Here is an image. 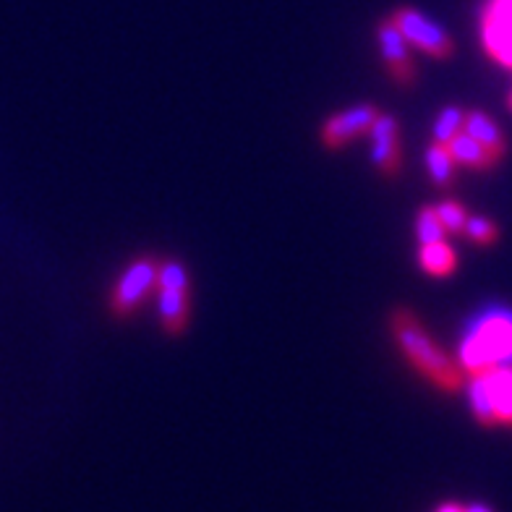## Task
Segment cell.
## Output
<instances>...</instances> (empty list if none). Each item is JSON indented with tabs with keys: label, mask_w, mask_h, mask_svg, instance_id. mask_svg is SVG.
<instances>
[{
	"label": "cell",
	"mask_w": 512,
	"mask_h": 512,
	"mask_svg": "<svg viewBox=\"0 0 512 512\" xmlns=\"http://www.w3.org/2000/svg\"><path fill=\"white\" fill-rule=\"evenodd\" d=\"M458 358L468 374L512 366V306H486L476 314L465 327Z\"/></svg>",
	"instance_id": "cell-1"
},
{
	"label": "cell",
	"mask_w": 512,
	"mask_h": 512,
	"mask_svg": "<svg viewBox=\"0 0 512 512\" xmlns=\"http://www.w3.org/2000/svg\"><path fill=\"white\" fill-rule=\"evenodd\" d=\"M390 330L400 351L411 361L413 369L421 371L429 382H434L442 390H458L460 369L458 364L447 356L442 348L432 340L426 327L413 317L408 309H395L390 319Z\"/></svg>",
	"instance_id": "cell-2"
},
{
	"label": "cell",
	"mask_w": 512,
	"mask_h": 512,
	"mask_svg": "<svg viewBox=\"0 0 512 512\" xmlns=\"http://www.w3.org/2000/svg\"><path fill=\"white\" fill-rule=\"evenodd\" d=\"M392 24L400 29V34L405 37V42L411 48L421 50V53L432 55V58H450L455 45H452V37L447 34V29L434 21L432 16L421 14L416 8H398L392 11Z\"/></svg>",
	"instance_id": "cell-3"
},
{
	"label": "cell",
	"mask_w": 512,
	"mask_h": 512,
	"mask_svg": "<svg viewBox=\"0 0 512 512\" xmlns=\"http://www.w3.org/2000/svg\"><path fill=\"white\" fill-rule=\"evenodd\" d=\"M157 288V259L152 256H139L128 264L123 275L118 277V283L110 296V309L118 317H128L134 314L139 306L144 304V298Z\"/></svg>",
	"instance_id": "cell-4"
},
{
	"label": "cell",
	"mask_w": 512,
	"mask_h": 512,
	"mask_svg": "<svg viewBox=\"0 0 512 512\" xmlns=\"http://www.w3.org/2000/svg\"><path fill=\"white\" fill-rule=\"evenodd\" d=\"M481 42L489 58L512 68V0H486L481 8Z\"/></svg>",
	"instance_id": "cell-5"
},
{
	"label": "cell",
	"mask_w": 512,
	"mask_h": 512,
	"mask_svg": "<svg viewBox=\"0 0 512 512\" xmlns=\"http://www.w3.org/2000/svg\"><path fill=\"white\" fill-rule=\"evenodd\" d=\"M379 110L374 105H353L348 110H340L322 126V142L330 149H343L358 136L369 134L371 123L377 121Z\"/></svg>",
	"instance_id": "cell-6"
},
{
	"label": "cell",
	"mask_w": 512,
	"mask_h": 512,
	"mask_svg": "<svg viewBox=\"0 0 512 512\" xmlns=\"http://www.w3.org/2000/svg\"><path fill=\"white\" fill-rule=\"evenodd\" d=\"M377 42L382 61L390 71V76L398 84H411L413 81V61H411V45L405 42L400 29L392 24V19H384L377 27Z\"/></svg>",
	"instance_id": "cell-7"
},
{
	"label": "cell",
	"mask_w": 512,
	"mask_h": 512,
	"mask_svg": "<svg viewBox=\"0 0 512 512\" xmlns=\"http://www.w3.org/2000/svg\"><path fill=\"white\" fill-rule=\"evenodd\" d=\"M371 136V162L377 170L392 176L400 168V139H398V121L392 115L379 113L377 121L369 128Z\"/></svg>",
	"instance_id": "cell-8"
},
{
	"label": "cell",
	"mask_w": 512,
	"mask_h": 512,
	"mask_svg": "<svg viewBox=\"0 0 512 512\" xmlns=\"http://www.w3.org/2000/svg\"><path fill=\"white\" fill-rule=\"evenodd\" d=\"M481 374H484L489 400H492L494 421L512 424V366H494Z\"/></svg>",
	"instance_id": "cell-9"
},
{
	"label": "cell",
	"mask_w": 512,
	"mask_h": 512,
	"mask_svg": "<svg viewBox=\"0 0 512 512\" xmlns=\"http://www.w3.org/2000/svg\"><path fill=\"white\" fill-rule=\"evenodd\" d=\"M157 311H160L162 330L170 332V335H178L183 332L186 322H189V290H160V298H157Z\"/></svg>",
	"instance_id": "cell-10"
},
{
	"label": "cell",
	"mask_w": 512,
	"mask_h": 512,
	"mask_svg": "<svg viewBox=\"0 0 512 512\" xmlns=\"http://www.w3.org/2000/svg\"><path fill=\"white\" fill-rule=\"evenodd\" d=\"M447 149H450L452 160L455 165H463V168H473V170H484L489 168L497 155H492L484 144H479L473 136H468L465 131H460L452 142H447Z\"/></svg>",
	"instance_id": "cell-11"
},
{
	"label": "cell",
	"mask_w": 512,
	"mask_h": 512,
	"mask_svg": "<svg viewBox=\"0 0 512 512\" xmlns=\"http://www.w3.org/2000/svg\"><path fill=\"white\" fill-rule=\"evenodd\" d=\"M463 131L468 136H473L476 142L484 144L492 155H502V149H505V136L499 131L497 123L489 118L486 113L481 110H471V113H465V123H463Z\"/></svg>",
	"instance_id": "cell-12"
},
{
	"label": "cell",
	"mask_w": 512,
	"mask_h": 512,
	"mask_svg": "<svg viewBox=\"0 0 512 512\" xmlns=\"http://www.w3.org/2000/svg\"><path fill=\"white\" fill-rule=\"evenodd\" d=\"M418 264L426 275L432 277H447L455 267H458V256L447 241L424 243L418 251Z\"/></svg>",
	"instance_id": "cell-13"
},
{
	"label": "cell",
	"mask_w": 512,
	"mask_h": 512,
	"mask_svg": "<svg viewBox=\"0 0 512 512\" xmlns=\"http://www.w3.org/2000/svg\"><path fill=\"white\" fill-rule=\"evenodd\" d=\"M426 170L437 186H450L452 176H455V160H452L447 144H437L426 149Z\"/></svg>",
	"instance_id": "cell-14"
},
{
	"label": "cell",
	"mask_w": 512,
	"mask_h": 512,
	"mask_svg": "<svg viewBox=\"0 0 512 512\" xmlns=\"http://www.w3.org/2000/svg\"><path fill=\"white\" fill-rule=\"evenodd\" d=\"M465 392H468V405H471L473 416L479 418L481 424H494L492 413V400H489V390H486L484 374H471L468 384H465Z\"/></svg>",
	"instance_id": "cell-15"
},
{
	"label": "cell",
	"mask_w": 512,
	"mask_h": 512,
	"mask_svg": "<svg viewBox=\"0 0 512 512\" xmlns=\"http://www.w3.org/2000/svg\"><path fill=\"white\" fill-rule=\"evenodd\" d=\"M463 123H465L463 108H458V105H447V108H442V113H439L437 121H434V142L437 144L452 142V139L463 131Z\"/></svg>",
	"instance_id": "cell-16"
},
{
	"label": "cell",
	"mask_w": 512,
	"mask_h": 512,
	"mask_svg": "<svg viewBox=\"0 0 512 512\" xmlns=\"http://www.w3.org/2000/svg\"><path fill=\"white\" fill-rule=\"evenodd\" d=\"M447 230L442 228L437 217V209L434 207H424L418 212L416 217V238L418 243L424 246V243H437V241H445Z\"/></svg>",
	"instance_id": "cell-17"
},
{
	"label": "cell",
	"mask_w": 512,
	"mask_h": 512,
	"mask_svg": "<svg viewBox=\"0 0 512 512\" xmlns=\"http://www.w3.org/2000/svg\"><path fill=\"white\" fill-rule=\"evenodd\" d=\"M157 288L160 290H189V272L181 262L157 264Z\"/></svg>",
	"instance_id": "cell-18"
},
{
	"label": "cell",
	"mask_w": 512,
	"mask_h": 512,
	"mask_svg": "<svg viewBox=\"0 0 512 512\" xmlns=\"http://www.w3.org/2000/svg\"><path fill=\"white\" fill-rule=\"evenodd\" d=\"M434 209H437L439 223H442V228H445L447 233H463V225L465 220H468V212H465L463 204L447 199V202L437 204Z\"/></svg>",
	"instance_id": "cell-19"
},
{
	"label": "cell",
	"mask_w": 512,
	"mask_h": 512,
	"mask_svg": "<svg viewBox=\"0 0 512 512\" xmlns=\"http://www.w3.org/2000/svg\"><path fill=\"white\" fill-rule=\"evenodd\" d=\"M463 233L465 238H471L473 243H492L494 238H497V228H494V223L489 220V217H481V215H468V220H465L463 225Z\"/></svg>",
	"instance_id": "cell-20"
},
{
	"label": "cell",
	"mask_w": 512,
	"mask_h": 512,
	"mask_svg": "<svg viewBox=\"0 0 512 512\" xmlns=\"http://www.w3.org/2000/svg\"><path fill=\"white\" fill-rule=\"evenodd\" d=\"M463 512H494V510L489 505H484V502H473V505L463 507Z\"/></svg>",
	"instance_id": "cell-21"
},
{
	"label": "cell",
	"mask_w": 512,
	"mask_h": 512,
	"mask_svg": "<svg viewBox=\"0 0 512 512\" xmlns=\"http://www.w3.org/2000/svg\"><path fill=\"white\" fill-rule=\"evenodd\" d=\"M434 512H463V505H458V502H445V505H439Z\"/></svg>",
	"instance_id": "cell-22"
},
{
	"label": "cell",
	"mask_w": 512,
	"mask_h": 512,
	"mask_svg": "<svg viewBox=\"0 0 512 512\" xmlns=\"http://www.w3.org/2000/svg\"><path fill=\"white\" fill-rule=\"evenodd\" d=\"M510 105H512V95H510Z\"/></svg>",
	"instance_id": "cell-23"
}]
</instances>
